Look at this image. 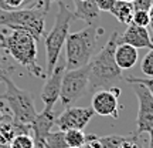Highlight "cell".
I'll use <instances>...</instances> for the list:
<instances>
[{
	"instance_id": "cell-9",
	"label": "cell",
	"mask_w": 153,
	"mask_h": 148,
	"mask_svg": "<svg viewBox=\"0 0 153 148\" xmlns=\"http://www.w3.org/2000/svg\"><path fill=\"white\" fill-rule=\"evenodd\" d=\"M95 115L91 107H71L68 105L60 115L55 117V125L60 131L68 130H82Z\"/></svg>"
},
{
	"instance_id": "cell-30",
	"label": "cell",
	"mask_w": 153,
	"mask_h": 148,
	"mask_svg": "<svg viewBox=\"0 0 153 148\" xmlns=\"http://www.w3.org/2000/svg\"><path fill=\"white\" fill-rule=\"evenodd\" d=\"M41 2L44 3V6H45L47 9H50V5H51L53 2H58V0H41Z\"/></svg>"
},
{
	"instance_id": "cell-12",
	"label": "cell",
	"mask_w": 153,
	"mask_h": 148,
	"mask_svg": "<svg viewBox=\"0 0 153 148\" xmlns=\"http://www.w3.org/2000/svg\"><path fill=\"white\" fill-rule=\"evenodd\" d=\"M53 125H55L54 110L44 108L41 113H37L33 122L30 124L31 137L34 140V148H44V138L51 131Z\"/></svg>"
},
{
	"instance_id": "cell-7",
	"label": "cell",
	"mask_w": 153,
	"mask_h": 148,
	"mask_svg": "<svg viewBox=\"0 0 153 148\" xmlns=\"http://www.w3.org/2000/svg\"><path fill=\"white\" fill-rule=\"evenodd\" d=\"M88 84H89V66H84L74 70H67L62 76L61 83L60 100L62 105H71L85 93Z\"/></svg>"
},
{
	"instance_id": "cell-3",
	"label": "cell",
	"mask_w": 153,
	"mask_h": 148,
	"mask_svg": "<svg viewBox=\"0 0 153 148\" xmlns=\"http://www.w3.org/2000/svg\"><path fill=\"white\" fill-rule=\"evenodd\" d=\"M50 9H47L41 0L26 7L16 10L0 9V26L13 30H24L33 36L37 41L41 40L45 29V17Z\"/></svg>"
},
{
	"instance_id": "cell-34",
	"label": "cell",
	"mask_w": 153,
	"mask_h": 148,
	"mask_svg": "<svg viewBox=\"0 0 153 148\" xmlns=\"http://www.w3.org/2000/svg\"><path fill=\"white\" fill-rule=\"evenodd\" d=\"M79 2H87V0H79Z\"/></svg>"
},
{
	"instance_id": "cell-5",
	"label": "cell",
	"mask_w": 153,
	"mask_h": 148,
	"mask_svg": "<svg viewBox=\"0 0 153 148\" xmlns=\"http://www.w3.org/2000/svg\"><path fill=\"white\" fill-rule=\"evenodd\" d=\"M72 20H75L74 13L62 0H58V13L55 17L54 26L45 37V61L48 74L54 70L57 61L60 60L61 50L70 34V26Z\"/></svg>"
},
{
	"instance_id": "cell-28",
	"label": "cell",
	"mask_w": 153,
	"mask_h": 148,
	"mask_svg": "<svg viewBox=\"0 0 153 148\" xmlns=\"http://www.w3.org/2000/svg\"><path fill=\"white\" fill-rule=\"evenodd\" d=\"M152 3L153 0H133V7L135 10H149Z\"/></svg>"
},
{
	"instance_id": "cell-6",
	"label": "cell",
	"mask_w": 153,
	"mask_h": 148,
	"mask_svg": "<svg viewBox=\"0 0 153 148\" xmlns=\"http://www.w3.org/2000/svg\"><path fill=\"white\" fill-rule=\"evenodd\" d=\"M3 83L6 86V91L0 95V100H4L7 103L13 121L23 125H30L37 114L30 93L17 87L10 77H6Z\"/></svg>"
},
{
	"instance_id": "cell-13",
	"label": "cell",
	"mask_w": 153,
	"mask_h": 148,
	"mask_svg": "<svg viewBox=\"0 0 153 148\" xmlns=\"http://www.w3.org/2000/svg\"><path fill=\"white\" fill-rule=\"evenodd\" d=\"M118 44H129L135 49H153V41L148 29L128 24L123 34L118 36Z\"/></svg>"
},
{
	"instance_id": "cell-18",
	"label": "cell",
	"mask_w": 153,
	"mask_h": 148,
	"mask_svg": "<svg viewBox=\"0 0 153 148\" xmlns=\"http://www.w3.org/2000/svg\"><path fill=\"white\" fill-rule=\"evenodd\" d=\"M65 143L68 148H81L85 144V134L82 130H68L64 131Z\"/></svg>"
},
{
	"instance_id": "cell-21",
	"label": "cell",
	"mask_w": 153,
	"mask_h": 148,
	"mask_svg": "<svg viewBox=\"0 0 153 148\" xmlns=\"http://www.w3.org/2000/svg\"><path fill=\"white\" fill-rule=\"evenodd\" d=\"M140 70L145 76L153 78V49H149L146 56L143 57L142 63H140Z\"/></svg>"
},
{
	"instance_id": "cell-32",
	"label": "cell",
	"mask_w": 153,
	"mask_h": 148,
	"mask_svg": "<svg viewBox=\"0 0 153 148\" xmlns=\"http://www.w3.org/2000/svg\"><path fill=\"white\" fill-rule=\"evenodd\" d=\"M122 2H129V3H133V0H122Z\"/></svg>"
},
{
	"instance_id": "cell-2",
	"label": "cell",
	"mask_w": 153,
	"mask_h": 148,
	"mask_svg": "<svg viewBox=\"0 0 153 148\" xmlns=\"http://www.w3.org/2000/svg\"><path fill=\"white\" fill-rule=\"evenodd\" d=\"M119 32L115 30L109 37L108 43L99 50L98 54L88 63L89 66V84L92 88H111L120 81L122 70L115 63V49L118 46Z\"/></svg>"
},
{
	"instance_id": "cell-10",
	"label": "cell",
	"mask_w": 153,
	"mask_h": 148,
	"mask_svg": "<svg viewBox=\"0 0 153 148\" xmlns=\"http://www.w3.org/2000/svg\"><path fill=\"white\" fill-rule=\"evenodd\" d=\"M119 95L120 90L118 87L104 88L102 91L94 94L92 101H91V108L98 115L118 118V115H119V111H118Z\"/></svg>"
},
{
	"instance_id": "cell-19",
	"label": "cell",
	"mask_w": 153,
	"mask_h": 148,
	"mask_svg": "<svg viewBox=\"0 0 153 148\" xmlns=\"http://www.w3.org/2000/svg\"><path fill=\"white\" fill-rule=\"evenodd\" d=\"M9 148H34V140L31 134H17L9 144Z\"/></svg>"
},
{
	"instance_id": "cell-1",
	"label": "cell",
	"mask_w": 153,
	"mask_h": 148,
	"mask_svg": "<svg viewBox=\"0 0 153 148\" xmlns=\"http://www.w3.org/2000/svg\"><path fill=\"white\" fill-rule=\"evenodd\" d=\"M0 50H3L11 60L19 63L31 76L45 78V73L37 64V40L24 30H13L0 33Z\"/></svg>"
},
{
	"instance_id": "cell-27",
	"label": "cell",
	"mask_w": 153,
	"mask_h": 148,
	"mask_svg": "<svg viewBox=\"0 0 153 148\" xmlns=\"http://www.w3.org/2000/svg\"><path fill=\"white\" fill-rule=\"evenodd\" d=\"M115 2H116V0H95L98 10L99 11H108V13L112 10Z\"/></svg>"
},
{
	"instance_id": "cell-24",
	"label": "cell",
	"mask_w": 153,
	"mask_h": 148,
	"mask_svg": "<svg viewBox=\"0 0 153 148\" xmlns=\"http://www.w3.org/2000/svg\"><path fill=\"white\" fill-rule=\"evenodd\" d=\"M13 71L11 66L6 61V59L0 54V83L4 81L6 77H10V73Z\"/></svg>"
},
{
	"instance_id": "cell-14",
	"label": "cell",
	"mask_w": 153,
	"mask_h": 148,
	"mask_svg": "<svg viewBox=\"0 0 153 148\" xmlns=\"http://www.w3.org/2000/svg\"><path fill=\"white\" fill-rule=\"evenodd\" d=\"M115 63L120 70H129L137 63V49L129 44H118L115 49Z\"/></svg>"
},
{
	"instance_id": "cell-29",
	"label": "cell",
	"mask_w": 153,
	"mask_h": 148,
	"mask_svg": "<svg viewBox=\"0 0 153 148\" xmlns=\"http://www.w3.org/2000/svg\"><path fill=\"white\" fill-rule=\"evenodd\" d=\"M148 13H149V20H150V24H153V3H152V6L149 7Z\"/></svg>"
},
{
	"instance_id": "cell-8",
	"label": "cell",
	"mask_w": 153,
	"mask_h": 148,
	"mask_svg": "<svg viewBox=\"0 0 153 148\" xmlns=\"http://www.w3.org/2000/svg\"><path fill=\"white\" fill-rule=\"evenodd\" d=\"M133 91L137 97L139 103V110H137V118H136V135H140L146 132L153 138V95L148 88L133 83L132 84Z\"/></svg>"
},
{
	"instance_id": "cell-17",
	"label": "cell",
	"mask_w": 153,
	"mask_h": 148,
	"mask_svg": "<svg viewBox=\"0 0 153 148\" xmlns=\"http://www.w3.org/2000/svg\"><path fill=\"white\" fill-rule=\"evenodd\" d=\"M44 148H68L64 131H50L44 138Z\"/></svg>"
},
{
	"instance_id": "cell-16",
	"label": "cell",
	"mask_w": 153,
	"mask_h": 148,
	"mask_svg": "<svg viewBox=\"0 0 153 148\" xmlns=\"http://www.w3.org/2000/svg\"><path fill=\"white\" fill-rule=\"evenodd\" d=\"M133 11H135L133 3H129V2H122V0H116V2H115V5H114V7H112V10H111L109 13L119 23H123V24H131Z\"/></svg>"
},
{
	"instance_id": "cell-4",
	"label": "cell",
	"mask_w": 153,
	"mask_h": 148,
	"mask_svg": "<svg viewBox=\"0 0 153 148\" xmlns=\"http://www.w3.org/2000/svg\"><path fill=\"white\" fill-rule=\"evenodd\" d=\"M102 33H104L102 27L88 26L76 33L68 34L64 44L67 70H74L87 66L92 59V54L98 44V37Z\"/></svg>"
},
{
	"instance_id": "cell-11",
	"label": "cell",
	"mask_w": 153,
	"mask_h": 148,
	"mask_svg": "<svg viewBox=\"0 0 153 148\" xmlns=\"http://www.w3.org/2000/svg\"><path fill=\"white\" fill-rule=\"evenodd\" d=\"M65 71V60H58L55 64L54 70L50 73L45 84H44L43 90L40 97L43 100V103L45 104L44 108H50L54 110L55 103L60 100V91H61V83H62V76Z\"/></svg>"
},
{
	"instance_id": "cell-20",
	"label": "cell",
	"mask_w": 153,
	"mask_h": 148,
	"mask_svg": "<svg viewBox=\"0 0 153 148\" xmlns=\"http://www.w3.org/2000/svg\"><path fill=\"white\" fill-rule=\"evenodd\" d=\"M126 135H106V137H99L101 148H119V145L126 140Z\"/></svg>"
},
{
	"instance_id": "cell-26",
	"label": "cell",
	"mask_w": 153,
	"mask_h": 148,
	"mask_svg": "<svg viewBox=\"0 0 153 148\" xmlns=\"http://www.w3.org/2000/svg\"><path fill=\"white\" fill-rule=\"evenodd\" d=\"M98 135L95 134H85V144L82 145L81 148H101V144H99Z\"/></svg>"
},
{
	"instance_id": "cell-25",
	"label": "cell",
	"mask_w": 153,
	"mask_h": 148,
	"mask_svg": "<svg viewBox=\"0 0 153 148\" xmlns=\"http://www.w3.org/2000/svg\"><path fill=\"white\" fill-rule=\"evenodd\" d=\"M26 0H0V9L1 10H16Z\"/></svg>"
},
{
	"instance_id": "cell-33",
	"label": "cell",
	"mask_w": 153,
	"mask_h": 148,
	"mask_svg": "<svg viewBox=\"0 0 153 148\" xmlns=\"http://www.w3.org/2000/svg\"><path fill=\"white\" fill-rule=\"evenodd\" d=\"M150 26H152V32H153V24H150Z\"/></svg>"
},
{
	"instance_id": "cell-23",
	"label": "cell",
	"mask_w": 153,
	"mask_h": 148,
	"mask_svg": "<svg viewBox=\"0 0 153 148\" xmlns=\"http://www.w3.org/2000/svg\"><path fill=\"white\" fill-rule=\"evenodd\" d=\"M123 80H125L126 83H129V84H133V83L142 84V86H145V87L148 88L153 95V78H139V77L129 76V77H123Z\"/></svg>"
},
{
	"instance_id": "cell-31",
	"label": "cell",
	"mask_w": 153,
	"mask_h": 148,
	"mask_svg": "<svg viewBox=\"0 0 153 148\" xmlns=\"http://www.w3.org/2000/svg\"><path fill=\"white\" fill-rule=\"evenodd\" d=\"M3 115H4V114H3V113H1V110H0V122L3 121Z\"/></svg>"
},
{
	"instance_id": "cell-15",
	"label": "cell",
	"mask_w": 153,
	"mask_h": 148,
	"mask_svg": "<svg viewBox=\"0 0 153 148\" xmlns=\"http://www.w3.org/2000/svg\"><path fill=\"white\" fill-rule=\"evenodd\" d=\"M74 19L76 20H84L88 23V26H92L94 20H97L99 16V10L97 7L95 0H87V2H79V0H74Z\"/></svg>"
},
{
	"instance_id": "cell-22",
	"label": "cell",
	"mask_w": 153,
	"mask_h": 148,
	"mask_svg": "<svg viewBox=\"0 0 153 148\" xmlns=\"http://www.w3.org/2000/svg\"><path fill=\"white\" fill-rule=\"evenodd\" d=\"M132 24L139 26V27H148L149 24H150L148 10H135L133 11V16H132Z\"/></svg>"
}]
</instances>
